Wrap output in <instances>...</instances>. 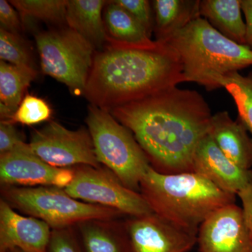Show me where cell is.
Wrapping results in <instances>:
<instances>
[{
	"label": "cell",
	"instance_id": "32",
	"mask_svg": "<svg viewBox=\"0 0 252 252\" xmlns=\"http://www.w3.org/2000/svg\"><path fill=\"white\" fill-rule=\"evenodd\" d=\"M6 252H24L21 251V250H18V249H13V250H9Z\"/></svg>",
	"mask_w": 252,
	"mask_h": 252
},
{
	"label": "cell",
	"instance_id": "20",
	"mask_svg": "<svg viewBox=\"0 0 252 252\" xmlns=\"http://www.w3.org/2000/svg\"><path fill=\"white\" fill-rule=\"evenodd\" d=\"M103 14L111 39L134 45H147L154 42L140 22L115 1H107Z\"/></svg>",
	"mask_w": 252,
	"mask_h": 252
},
{
	"label": "cell",
	"instance_id": "12",
	"mask_svg": "<svg viewBox=\"0 0 252 252\" xmlns=\"http://www.w3.org/2000/svg\"><path fill=\"white\" fill-rule=\"evenodd\" d=\"M199 252H252V237L242 207L230 204L217 210L199 228Z\"/></svg>",
	"mask_w": 252,
	"mask_h": 252
},
{
	"label": "cell",
	"instance_id": "9",
	"mask_svg": "<svg viewBox=\"0 0 252 252\" xmlns=\"http://www.w3.org/2000/svg\"><path fill=\"white\" fill-rule=\"evenodd\" d=\"M28 144L36 157L53 167H102L87 127L69 130L59 123L51 121L41 128L33 131Z\"/></svg>",
	"mask_w": 252,
	"mask_h": 252
},
{
	"label": "cell",
	"instance_id": "29",
	"mask_svg": "<svg viewBox=\"0 0 252 252\" xmlns=\"http://www.w3.org/2000/svg\"><path fill=\"white\" fill-rule=\"evenodd\" d=\"M0 23L1 29L20 34L22 31L23 25L20 14L9 1H0Z\"/></svg>",
	"mask_w": 252,
	"mask_h": 252
},
{
	"label": "cell",
	"instance_id": "23",
	"mask_svg": "<svg viewBox=\"0 0 252 252\" xmlns=\"http://www.w3.org/2000/svg\"><path fill=\"white\" fill-rule=\"evenodd\" d=\"M22 21L39 20L49 24L66 23L68 1L66 0H11Z\"/></svg>",
	"mask_w": 252,
	"mask_h": 252
},
{
	"label": "cell",
	"instance_id": "24",
	"mask_svg": "<svg viewBox=\"0 0 252 252\" xmlns=\"http://www.w3.org/2000/svg\"><path fill=\"white\" fill-rule=\"evenodd\" d=\"M0 59L14 65L35 69L31 50L22 36L1 28H0Z\"/></svg>",
	"mask_w": 252,
	"mask_h": 252
},
{
	"label": "cell",
	"instance_id": "17",
	"mask_svg": "<svg viewBox=\"0 0 252 252\" xmlns=\"http://www.w3.org/2000/svg\"><path fill=\"white\" fill-rule=\"evenodd\" d=\"M154 32L156 40L167 43L200 16V0H154Z\"/></svg>",
	"mask_w": 252,
	"mask_h": 252
},
{
	"label": "cell",
	"instance_id": "3",
	"mask_svg": "<svg viewBox=\"0 0 252 252\" xmlns=\"http://www.w3.org/2000/svg\"><path fill=\"white\" fill-rule=\"evenodd\" d=\"M140 193L154 213L196 232L214 212L235 203V195L199 174H162L151 166L141 180Z\"/></svg>",
	"mask_w": 252,
	"mask_h": 252
},
{
	"label": "cell",
	"instance_id": "27",
	"mask_svg": "<svg viewBox=\"0 0 252 252\" xmlns=\"http://www.w3.org/2000/svg\"><path fill=\"white\" fill-rule=\"evenodd\" d=\"M48 252H84L75 228L52 230Z\"/></svg>",
	"mask_w": 252,
	"mask_h": 252
},
{
	"label": "cell",
	"instance_id": "19",
	"mask_svg": "<svg viewBox=\"0 0 252 252\" xmlns=\"http://www.w3.org/2000/svg\"><path fill=\"white\" fill-rule=\"evenodd\" d=\"M200 16L220 34L246 46V25L242 16L241 0H202Z\"/></svg>",
	"mask_w": 252,
	"mask_h": 252
},
{
	"label": "cell",
	"instance_id": "21",
	"mask_svg": "<svg viewBox=\"0 0 252 252\" xmlns=\"http://www.w3.org/2000/svg\"><path fill=\"white\" fill-rule=\"evenodd\" d=\"M36 75L37 72L34 68L0 61V104L13 115L23 100L26 89Z\"/></svg>",
	"mask_w": 252,
	"mask_h": 252
},
{
	"label": "cell",
	"instance_id": "10",
	"mask_svg": "<svg viewBox=\"0 0 252 252\" xmlns=\"http://www.w3.org/2000/svg\"><path fill=\"white\" fill-rule=\"evenodd\" d=\"M124 222L128 252H189L198 232L182 228L155 213L127 217Z\"/></svg>",
	"mask_w": 252,
	"mask_h": 252
},
{
	"label": "cell",
	"instance_id": "14",
	"mask_svg": "<svg viewBox=\"0 0 252 252\" xmlns=\"http://www.w3.org/2000/svg\"><path fill=\"white\" fill-rule=\"evenodd\" d=\"M193 172L203 176L220 190L235 195L252 182V170L232 162L209 134L200 141L194 154Z\"/></svg>",
	"mask_w": 252,
	"mask_h": 252
},
{
	"label": "cell",
	"instance_id": "26",
	"mask_svg": "<svg viewBox=\"0 0 252 252\" xmlns=\"http://www.w3.org/2000/svg\"><path fill=\"white\" fill-rule=\"evenodd\" d=\"M115 2L135 17L149 36L154 32V14L152 1L148 0H115Z\"/></svg>",
	"mask_w": 252,
	"mask_h": 252
},
{
	"label": "cell",
	"instance_id": "22",
	"mask_svg": "<svg viewBox=\"0 0 252 252\" xmlns=\"http://www.w3.org/2000/svg\"><path fill=\"white\" fill-rule=\"evenodd\" d=\"M219 87L223 88L234 99L238 119L252 136V72L244 76L239 72H230L217 81Z\"/></svg>",
	"mask_w": 252,
	"mask_h": 252
},
{
	"label": "cell",
	"instance_id": "30",
	"mask_svg": "<svg viewBox=\"0 0 252 252\" xmlns=\"http://www.w3.org/2000/svg\"><path fill=\"white\" fill-rule=\"evenodd\" d=\"M241 200L244 220L252 237V182L238 194Z\"/></svg>",
	"mask_w": 252,
	"mask_h": 252
},
{
	"label": "cell",
	"instance_id": "25",
	"mask_svg": "<svg viewBox=\"0 0 252 252\" xmlns=\"http://www.w3.org/2000/svg\"><path fill=\"white\" fill-rule=\"evenodd\" d=\"M51 116L52 109L46 100L28 94L23 97L17 110L8 122L13 124L33 126L48 122Z\"/></svg>",
	"mask_w": 252,
	"mask_h": 252
},
{
	"label": "cell",
	"instance_id": "6",
	"mask_svg": "<svg viewBox=\"0 0 252 252\" xmlns=\"http://www.w3.org/2000/svg\"><path fill=\"white\" fill-rule=\"evenodd\" d=\"M86 123L101 165L126 187L140 192L141 180L151 165L132 132L109 111L93 104L89 106Z\"/></svg>",
	"mask_w": 252,
	"mask_h": 252
},
{
	"label": "cell",
	"instance_id": "7",
	"mask_svg": "<svg viewBox=\"0 0 252 252\" xmlns=\"http://www.w3.org/2000/svg\"><path fill=\"white\" fill-rule=\"evenodd\" d=\"M34 38L43 73L63 83L74 95H84L94 46L68 26L41 32Z\"/></svg>",
	"mask_w": 252,
	"mask_h": 252
},
{
	"label": "cell",
	"instance_id": "4",
	"mask_svg": "<svg viewBox=\"0 0 252 252\" xmlns=\"http://www.w3.org/2000/svg\"><path fill=\"white\" fill-rule=\"evenodd\" d=\"M167 44L178 54L187 82L207 91L220 89V77L252 66V50L225 37L204 18L190 23Z\"/></svg>",
	"mask_w": 252,
	"mask_h": 252
},
{
	"label": "cell",
	"instance_id": "16",
	"mask_svg": "<svg viewBox=\"0 0 252 252\" xmlns=\"http://www.w3.org/2000/svg\"><path fill=\"white\" fill-rule=\"evenodd\" d=\"M107 2L103 0H69L67 3L66 24L98 51L105 46L109 37L102 14Z\"/></svg>",
	"mask_w": 252,
	"mask_h": 252
},
{
	"label": "cell",
	"instance_id": "5",
	"mask_svg": "<svg viewBox=\"0 0 252 252\" xmlns=\"http://www.w3.org/2000/svg\"><path fill=\"white\" fill-rule=\"evenodd\" d=\"M1 199L16 211L45 222L51 229L72 228L89 220H119L122 213L72 198L55 187H1Z\"/></svg>",
	"mask_w": 252,
	"mask_h": 252
},
{
	"label": "cell",
	"instance_id": "13",
	"mask_svg": "<svg viewBox=\"0 0 252 252\" xmlns=\"http://www.w3.org/2000/svg\"><path fill=\"white\" fill-rule=\"evenodd\" d=\"M51 232L45 222L21 215L0 200V252L13 249L24 252H48Z\"/></svg>",
	"mask_w": 252,
	"mask_h": 252
},
{
	"label": "cell",
	"instance_id": "28",
	"mask_svg": "<svg viewBox=\"0 0 252 252\" xmlns=\"http://www.w3.org/2000/svg\"><path fill=\"white\" fill-rule=\"evenodd\" d=\"M26 143L23 135L15 124L9 122H0V155L12 152L15 149Z\"/></svg>",
	"mask_w": 252,
	"mask_h": 252
},
{
	"label": "cell",
	"instance_id": "18",
	"mask_svg": "<svg viewBox=\"0 0 252 252\" xmlns=\"http://www.w3.org/2000/svg\"><path fill=\"white\" fill-rule=\"evenodd\" d=\"M74 228L84 252H128L123 220H86Z\"/></svg>",
	"mask_w": 252,
	"mask_h": 252
},
{
	"label": "cell",
	"instance_id": "2",
	"mask_svg": "<svg viewBox=\"0 0 252 252\" xmlns=\"http://www.w3.org/2000/svg\"><path fill=\"white\" fill-rule=\"evenodd\" d=\"M187 82L175 50L167 43L147 45L119 42L108 37L94 54L84 96L104 110L140 100Z\"/></svg>",
	"mask_w": 252,
	"mask_h": 252
},
{
	"label": "cell",
	"instance_id": "8",
	"mask_svg": "<svg viewBox=\"0 0 252 252\" xmlns=\"http://www.w3.org/2000/svg\"><path fill=\"white\" fill-rule=\"evenodd\" d=\"M72 168L74 172V180L64 190L72 198L112 208L126 217L153 213L140 192L123 185L106 167L79 165Z\"/></svg>",
	"mask_w": 252,
	"mask_h": 252
},
{
	"label": "cell",
	"instance_id": "31",
	"mask_svg": "<svg viewBox=\"0 0 252 252\" xmlns=\"http://www.w3.org/2000/svg\"><path fill=\"white\" fill-rule=\"evenodd\" d=\"M246 25V46L252 51V0H241Z\"/></svg>",
	"mask_w": 252,
	"mask_h": 252
},
{
	"label": "cell",
	"instance_id": "15",
	"mask_svg": "<svg viewBox=\"0 0 252 252\" xmlns=\"http://www.w3.org/2000/svg\"><path fill=\"white\" fill-rule=\"evenodd\" d=\"M209 135L225 157L239 167H252V137L239 119L233 121L226 111L212 116Z\"/></svg>",
	"mask_w": 252,
	"mask_h": 252
},
{
	"label": "cell",
	"instance_id": "11",
	"mask_svg": "<svg viewBox=\"0 0 252 252\" xmlns=\"http://www.w3.org/2000/svg\"><path fill=\"white\" fill-rule=\"evenodd\" d=\"M74 170L58 168L43 161L25 143L0 155V185L10 187H55L65 189L72 183Z\"/></svg>",
	"mask_w": 252,
	"mask_h": 252
},
{
	"label": "cell",
	"instance_id": "1",
	"mask_svg": "<svg viewBox=\"0 0 252 252\" xmlns=\"http://www.w3.org/2000/svg\"><path fill=\"white\" fill-rule=\"evenodd\" d=\"M132 132L151 167L162 174L193 172V158L209 134L211 109L198 91L177 86L109 111Z\"/></svg>",
	"mask_w": 252,
	"mask_h": 252
}]
</instances>
